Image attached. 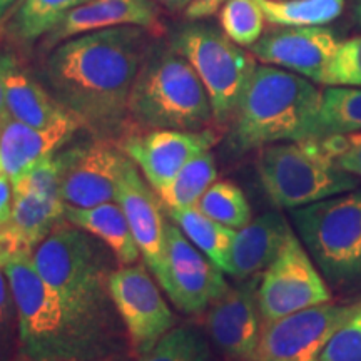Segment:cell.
<instances>
[{"label":"cell","instance_id":"1","mask_svg":"<svg viewBox=\"0 0 361 361\" xmlns=\"http://www.w3.org/2000/svg\"><path fill=\"white\" fill-rule=\"evenodd\" d=\"M147 39V29L134 25L67 39L45 61L47 89L84 126L111 133L129 116V96Z\"/></svg>","mask_w":361,"mask_h":361},{"label":"cell","instance_id":"2","mask_svg":"<svg viewBox=\"0 0 361 361\" xmlns=\"http://www.w3.org/2000/svg\"><path fill=\"white\" fill-rule=\"evenodd\" d=\"M13 305L17 340L29 361H99L119 353L121 338L97 328L64 303L40 278L32 255L4 263Z\"/></svg>","mask_w":361,"mask_h":361},{"label":"cell","instance_id":"3","mask_svg":"<svg viewBox=\"0 0 361 361\" xmlns=\"http://www.w3.org/2000/svg\"><path fill=\"white\" fill-rule=\"evenodd\" d=\"M322 96L313 80L303 75L258 66L231 121L233 151L314 139Z\"/></svg>","mask_w":361,"mask_h":361},{"label":"cell","instance_id":"4","mask_svg":"<svg viewBox=\"0 0 361 361\" xmlns=\"http://www.w3.org/2000/svg\"><path fill=\"white\" fill-rule=\"evenodd\" d=\"M114 261L117 263L116 256L102 241L67 219L32 252L40 278L69 308L97 328L119 336L109 293Z\"/></svg>","mask_w":361,"mask_h":361},{"label":"cell","instance_id":"5","mask_svg":"<svg viewBox=\"0 0 361 361\" xmlns=\"http://www.w3.org/2000/svg\"><path fill=\"white\" fill-rule=\"evenodd\" d=\"M128 114L146 129L201 130L214 119L204 84L173 47L151 56L139 69Z\"/></svg>","mask_w":361,"mask_h":361},{"label":"cell","instance_id":"6","mask_svg":"<svg viewBox=\"0 0 361 361\" xmlns=\"http://www.w3.org/2000/svg\"><path fill=\"white\" fill-rule=\"evenodd\" d=\"M256 169L271 202L291 211L360 186L355 176L338 168L322 139L261 147Z\"/></svg>","mask_w":361,"mask_h":361},{"label":"cell","instance_id":"7","mask_svg":"<svg viewBox=\"0 0 361 361\" xmlns=\"http://www.w3.org/2000/svg\"><path fill=\"white\" fill-rule=\"evenodd\" d=\"M291 218L328 283L346 286L361 281V191L298 207Z\"/></svg>","mask_w":361,"mask_h":361},{"label":"cell","instance_id":"8","mask_svg":"<svg viewBox=\"0 0 361 361\" xmlns=\"http://www.w3.org/2000/svg\"><path fill=\"white\" fill-rule=\"evenodd\" d=\"M173 49L186 59L204 84L216 123H231L258 67L256 57L219 29L206 24H192L179 30Z\"/></svg>","mask_w":361,"mask_h":361},{"label":"cell","instance_id":"9","mask_svg":"<svg viewBox=\"0 0 361 361\" xmlns=\"http://www.w3.org/2000/svg\"><path fill=\"white\" fill-rule=\"evenodd\" d=\"M328 301L331 291L326 279L301 239L291 233L276 259L259 276L258 305L263 326Z\"/></svg>","mask_w":361,"mask_h":361},{"label":"cell","instance_id":"10","mask_svg":"<svg viewBox=\"0 0 361 361\" xmlns=\"http://www.w3.org/2000/svg\"><path fill=\"white\" fill-rule=\"evenodd\" d=\"M146 263L119 266L111 273L109 293L128 331L130 348L141 358L176 328V316L161 295Z\"/></svg>","mask_w":361,"mask_h":361},{"label":"cell","instance_id":"11","mask_svg":"<svg viewBox=\"0 0 361 361\" xmlns=\"http://www.w3.org/2000/svg\"><path fill=\"white\" fill-rule=\"evenodd\" d=\"M154 278L176 308L186 314L204 313L229 288L223 271L173 221L166 223L164 263Z\"/></svg>","mask_w":361,"mask_h":361},{"label":"cell","instance_id":"12","mask_svg":"<svg viewBox=\"0 0 361 361\" xmlns=\"http://www.w3.org/2000/svg\"><path fill=\"white\" fill-rule=\"evenodd\" d=\"M360 306L361 301H328L264 324L255 361H318L329 338Z\"/></svg>","mask_w":361,"mask_h":361},{"label":"cell","instance_id":"13","mask_svg":"<svg viewBox=\"0 0 361 361\" xmlns=\"http://www.w3.org/2000/svg\"><path fill=\"white\" fill-rule=\"evenodd\" d=\"M59 194L66 206L92 207L117 201L128 156L104 139L61 149Z\"/></svg>","mask_w":361,"mask_h":361},{"label":"cell","instance_id":"14","mask_svg":"<svg viewBox=\"0 0 361 361\" xmlns=\"http://www.w3.org/2000/svg\"><path fill=\"white\" fill-rule=\"evenodd\" d=\"M259 276L229 286L204 310L207 335L216 348L233 361H255L258 353L263 335L258 305Z\"/></svg>","mask_w":361,"mask_h":361},{"label":"cell","instance_id":"15","mask_svg":"<svg viewBox=\"0 0 361 361\" xmlns=\"http://www.w3.org/2000/svg\"><path fill=\"white\" fill-rule=\"evenodd\" d=\"M218 134L213 129L180 130L149 129L129 135L121 142V151L142 171L156 194L164 191L192 157L213 149Z\"/></svg>","mask_w":361,"mask_h":361},{"label":"cell","instance_id":"16","mask_svg":"<svg viewBox=\"0 0 361 361\" xmlns=\"http://www.w3.org/2000/svg\"><path fill=\"white\" fill-rule=\"evenodd\" d=\"M338 42L326 27H286L263 35L250 49L263 64L281 67L319 84Z\"/></svg>","mask_w":361,"mask_h":361},{"label":"cell","instance_id":"17","mask_svg":"<svg viewBox=\"0 0 361 361\" xmlns=\"http://www.w3.org/2000/svg\"><path fill=\"white\" fill-rule=\"evenodd\" d=\"M117 202L128 218L141 258L156 276L164 263L166 221L161 213V200L129 157L119 179Z\"/></svg>","mask_w":361,"mask_h":361},{"label":"cell","instance_id":"18","mask_svg":"<svg viewBox=\"0 0 361 361\" xmlns=\"http://www.w3.org/2000/svg\"><path fill=\"white\" fill-rule=\"evenodd\" d=\"M82 126L78 116H71L44 129L7 117L0 124V157L12 184L19 183L39 162L64 149Z\"/></svg>","mask_w":361,"mask_h":361},{"label":"cell","instance_id":"19","mask_svg":"<svg viewBox=\"0 0 361 361\" xmlns=\"http://www.w3.org/2000/svg\"><path fill=\"white\" fill-rule=\"evenodd\" d=\"M134 25L147 30H157L159 7L154 0H89L72 8L56 29L45 37V45H57L78 35Z\"/></svg>","mask_w":361,"mask_h":361},{"label":"cell","instance_id":"20","mask_svg":"<svg viewBox=\"0 0 361 361\" xmlns=\"http://www.w3.org/2000/svg\"><path fill=\"white\" fill-rule=\"evenodd\" d=\"M293 229L279 213H264L238 229L229 256V276L236 281L259 276L276 259Z\"/></svg>","mask_w":361,"mask_h":361},{"label":"cell","instance_id":"21","mask_svg":"<svg viewBox=\"0 0 361 361\" xmlns=\"http://www.w3.org/2000/svg\"><path fill=\"white\" fill-rule=\"evenodd\" d=\"M4 89L8 116L19 123L44 129L74 116L52 96L51 90L20 71L11 57H7L4 69Z\"/></svg>","mask_w":361,"mask_h":361},{"label":"cell","instance_id":"22","mask_svg":"<svg viewBox=\"0 0 361 361\" xmlns=\"http://www.w3.org/2000/svg\"><path fill=\"white\" fill-rule=\"evenodd\" d=\"M66 219L102 241L119 266L134 264L141 258L128 218L117 201L92 207L66 206Z\"/></svg>","mask_w":361,"mask_h":361},{"label":"cell","instance_id":"23","mask_svg":"<svg viewBox=\"0 0 361 361\" xmlns=\"http://www.w3.org/2000/svg\"><path fill=\"white\" fill-rule=\"evenodd\" d=\"M169 218L186 234L189 241L209 258L226 274L229 268L231 246L236 229L218 223L201 213L197 207L189 209H169Z\"/></svg>","mask_w":361,"mask_h":361},{"label":"cell","instance_id":"24","mask_svg":"<svg viewBox=\"0 0 361 361\" xmlns=\"http://www.w3.org/2000/svg\"><path fill=\"white\" fill-rule=\"evenodd\" d=\"M218 168L213 151H204L179 171L164 191L157 196L166 209H189L200 204L204 192L216 183Z\"/></svg>","mask_w":361,"mask_h":361},{"label":"cell","instance_id":"25","mask_svg":"<svg viewBox=\"0 0 361 361\" xmlns=\"http://www.w3.org/2000/svg\"><path fill=\"white\" fill-rule=\"evenodd\" d=\"M358 130H361V87L324 89L314 139Z\"/></svg>","mask_w":361,"mask_h":361},{"label":"cell","instance_id":"26","mask_svg":"<svg viewBox=\"0 0 361 361\" xmlns=\"http://www.w3.org/2000/svg\"><path fill=\"white\" fill-rule=\"evenodd\" d=\"M264 19L279 27L326 25L341 16L345 0H256Z\"/></svg>","mask_w":361,"mask_h":361},{"label":"cell","instance_id":"27","mask_svg":"<svg viewBox=\"0 0 361 361\" xmlns=\"http://www.w3.org/2000/svg\"><path fill=\"white\" fill-rule=\"evenodd\" d=\"M89 0H24L13 19V32L25 42H34L61 24L72 8Z\"/></svg>","mask_w":361,"mask_h":361},{"label":"cell","instance_id":"28","mask_svg":"<svg viewBox=\"0 0 361 361\" xmlns=\"http://www.w3.org/2000/svg\"><path fill=\"white\" fill-rule=\"evenodd\" d=\"M196 207L201 213L236 231L252 219L251 206L245 192L231 180H216Z\"/></svg>","mask_w":361,"mask_h":361},{"label":"cell","instance_id":"29","mask_svg":"<svg viewBox=\"0 0 361 361\" xmlns=\"http://www.w3.org/2000/svg\"><path fill=\"white\" fill-rule=\"evenodd\" d=\"M209 343L192 326H176L139 361H209Z\"/></svg>","mask_w":361,"mask_h":361},{"label":"cell","instance_id":"30","mask_svg":"<svg viewBox=\"0 0 361 361\" xmlns=\"http://www.w3.org/2000/svg\"><path fill=\"white\" fill-rule=\"evenodd\" d=\"M223 32L241 47H251L263 34L264 13L256 0H228L219 11Z\"/></svg>","mask_w":361,"mask_h":361},{"label":"cell","instance_id":"31","mask_svg":"<svg viewBox=\"0 0 361 361\" xmlns=\"http://www.w3.org/2000/svg\"><path fill=\"white\" fill-rule=\"evenodd\" d=\"M319 84L326 87H361V35L338 42Z\"/></svg>","mask_w":361,"mask_h":361},{"label":"cell","instance_id":"32","mask_svg":"<svg viewBox=\"0 0 361 361\" xmlns=\"http://www.w3.org/2000/svg\"><path fill=\"white\" fill-rule=\"evenodd\" d=\"M318 361H361V306L329 338Z\"/></svg>","mask_w":361,"mask_h":361},{"label":"cell","instance_id":"33","mask_svg":"<svg viewBox=\"0 0 361 361\" xmlns=\"http://www.w3.org/2000/svg\"><path fill=\"white\" fill-rule=\"evenodd\" d=\"M322 144L338 168L361 179V130L323 137Z\"/></svg>","mask_w":361,"mask_h":361},{"label":"cell","instance_id":"34","mask_svg":"<svg viewBox=\"0 0 361 361\" xmlns=\"http://www.w3.org/2000/svg\"><path fill=\"white\" fill-rule=\"evenodd\" d=\"M16 316V305L4 266L0 264V361H6L8 343H11L12 319Z\"/></svg>","mask_w":361,"mask_h":361},{"label":"cell","instance_id":"35","mask_svg":"<svg viewBox=\"0 0 361 361\" xmlns=\"http://www.w3.org/2000/svg\"><path fill=\"white\" fill-rule=\"evenodd\" d=\"M228 0H192L191 6L186 8V17L189 20H200L213 16L219 11Z\"/></svg>","mask_w":361,"mask_h":361},{"label":"cell","instance_id":"36","mask_svg":"<svg viewBox=\"0 0 361 361\" xmlns=\"http://www.w3.org/2000/svg\"><path fill=\"white\" fill-rule=\"evenodd\" d=\"M13 206V186L8 176L4 173L0 176V226L7 224L12 216Z\"/></svg>","mask_w":361,"mask_h":361},{"label":"cell","instance_id":"37","mask_svg":"<svg viewBox=\"0 0 361 361\" xmlns=\"http://www.w3.org/2000/svg\"><path fill=\"white\" fill-rule=\"evenodd\" d=\"M7 56H0V124L7 119L8 111L6 104V89H4V69H6Z\"/></svg>","mask_w":361,"mask_h":361},{"label":"cell","instance_id":"38","mask_svg":"<svg viewBox=\"0 0 361 361\" xmlns=\"http://www.w3.org/2000/svg\"><path fill=\"white\" fill-rule=\"evenodd\" d=\"M156 2L169 8V11H186L192 0H156Z\"/></svg>","mask_w":361,"mask_h":361},{"label":"cell","instance_id":"39","mask_svg":"<svg viewBox=\"0 0 361 361\" xmlns=\"http://www.w3.org/2000/svg\"><path fill=\"white\" fill-rule=\"evenodd\" d=\"M16 2H19V0H0V20L6 17V13L11 11L12 6Z\"/></svg>","mask_w":361,"mask_h":361},{"label":"cell","instance_id":"40","mask_svg":"<svg viewBox=\"0 0 361 361\" xmlns=\"http://www.w3.org/2000/svg\"><path fill=\"white\" fill-rule=\"evenodd\" d=\"M355 16H356V20L361 24V0L356 2V7H355Z\"/></svg>","mask_w":361,"mask_h":361},{"label":"cell","instance_id":"41","mask_svg":"<svg viewBox=\"0 0 361 361\" xmlns=\"http://www.w3.org/2000/svg\"><path fill=\"white\" fill-rule=\"evenodd\" d=\"M6 171H4V166H2V157H0V176H2Z\"/></svg>","mask_w":361,"mask_h":361},{"label":"cell","instance_id":"42","mask_svg":"<svg viewBox=\"0 0 361 361\" xmlns=\"http://www.w3.org/2000/svg\"><path fill=\"white\" fill-rule=\"evenodd\" d=\"M99 361H116V356H112V358H106V360H99Z\"/></svg>","mask_w":361,"mask_h":361},{"label":"cell","instance_id":"43","mask_svg":"<svg viewBox=\"0 0 361 361\" xmlns=\"http://www.w3.org/2000/svg\"><path fill=\"white\" fill-rule=\"evenodd\" d=\"M24 361H29V360H24Z\"/></svg>","mask_w":361,"mask_h":361}]
</instances>
